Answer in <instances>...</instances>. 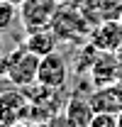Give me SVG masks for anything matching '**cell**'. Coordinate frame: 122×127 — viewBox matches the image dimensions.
I'll return each mask as SVG.
<instances>
[{
  "label": "cell",
  "mask_w": 122,
  "mask_h": 127,
  "mask_svg": "<svg viewBox=\"0 0 122 127\" xmlns=\"http://www.w3.org/2000/svg\"><path fill=\"white\" fill-rule=\"evenodd\" d=\"M39 59L34 51L25 47L12 49L10 54H2L0 56V76L10 81L17 88H27L32 83H37V73H39Z\"/></svg>",
  "instance_id": "cell-1"
},
{
  "label": "cell",
  "mask_w": 122,
  "mask_h": 127,
  "mask_svg": "<svg viewBox=\"0 0 122 127\" xmlns=\"http://www.w3.org/2000/svg\"><path fill=\"white\" fill-rule=\"evenodd\" d=\"M49 27L59 37V42H71V44H86L93 30L86 15L81 12V7H63V5L56 7Z\"/></svg>",
  "instance_id": "cell-2"
},
{
  "label": "cell",
  "mask_w": 122,
  "mask_h": 127,
  "mask_svg": "<svg viewBox=\"0 0 122 127\" xmlns=\"http://www.w3.org/2000/svg\"><path fill=\"white\" fill-rule=\"evenodd\" d=\"M59 2L56 0H25L20 5V22H22V30L32 32L39 30V27H49L51 17L56 12Z\"/></svg>",
  "instance_id": "cell-3"
},
{
  "label": "cell",
  "mask_w": 122,
  "mask_h": 127,
  "mask_svg": "<svg viewBox=\"0 0 122 127\" xmlns=\"http://www.w3.org/2000/svg\"><path fill=\"white\" fill-rule=\"evenodd\" d=\"M37 81L44 83V86H51V88H63L66 81H68V66L63 61V56L51 51L39 59V73H37Z\"/></svg>",
  "instance_id": "cell-4"
},
{
  "label": "cell",
  "mask_w": 122,
  "mask_h": 127,
  "mask_svg": "<svg viewBox=\"0 0 122 127\" xmlns=\"http://www.w3.org/2000/svg\"><path fill=\"white\" fill-rule=\"evenodd\" d=\"M88 42L98 51L115 54L122 47V25H120V20H107V22L95 25L91 30V34H88Z\"/></svg>",
  "instance_id": "cell-5"
},
{
  "label": "cell",
  "mask_w": 122,
  "mask_h": 127,
  "mask_svg": "<svg viewBox=\"0 0 122 127\" xmlns=\"http://www.w3.org/2000/svg\"><path fill=\"white\" fill-rule=\"evenodd\" d=\"M88 71H91L93 86H95V88H103V86H110V83H117V81H120L122 66H120V61H117L115 54H110V51H98V56H95V61H93V66Z\"/></svg>",
  "instance_id": "cell-6"
},
{
  "label": "cell",
  "mask_w": 122,
  "mask_h": 127,
  "mask_svg": "<svg viewBox=\"0 0 122 127\" xmlns=\"http://www.w3.org/2000/svg\"><path fill=\"white\" fill-rule=\"evenodd\" d=\"M81 12L91 22V27L107 22V20H120L122 15V0H83Z\"/></svg>",
  "instance_id": "cell-7"
},
{
  "label": "cell",
  "mask_w": 122,
  "mask_h": 127,
  "mask_svg": "<svg viewBox=\"0 0 122 127\" xmlns=\"http://www.w3.org/2000/svg\"><path fill=\"white\" fill-rule=\"evenodd\" d=\"M91 105L95 112H112V115H120L122 112V86L120 83H110L98 88L91 95Z\"/></svg>",
  "instance_id": "cell-8"
},
{
  "label": "cell",
  "mask_w": 122,
  "mask_h": 127,
  "mask_svg": "<svg viewBox=\"0 0 122 127\" xmlns=\"http://www.w3.org/2000/svg\"><path fill=\"white\" fill-rule=\"evenodd\" d=\"M25 47L34 51L37 56H46L51 51H56L59 47V37L54 34L51 27H39V30H32V32H25Z\"/></svg>",
  "instance_id": "cell-9"
},
{
  "label": "cell",
  "mask_w": 122,
  "mask_h": 127,
  "mask_svg": "<svg viewBox=\"0 0 122 127\" xmlns=\"http://www.w3.org/2000/svg\"><path fill=\"white\" fill-rule=\"evenodd\" d=\"M66 120H68V127H88L93 117V105H91V98L88 100H81V98H71L68 105H66Z\"/></svg>",
  "instance_id": "cell-10"
},
{
  "label": "cell",
  "mask_w": 122,
  "mask_h": 127,
  "mask_svg": "<svg viewBox=\"0 0 122 127\" xmlns=\"http://www.w3.org/2000/svg\"><path fill=\"white\" fill-rule=\"evenodd\" d=\"M15 20H20V7L7 0H0V32L10 30V25Z\"/></svg>",
  "instance_id": "cell-11"
},
{
  "label": "cell",
  "mask_w": 122,
  "mask_h": 127,
  "mask_svg": "<svg viewBox=\"0 0 122 127\" xmlns=\"http://www.w3.org/2000/svg\"><path fill=\"white\" fill-rule=\"evenodd\" d=\"M88 127H120V117L112 112H93Z\"/></svg>",
  "instance_id": "cell-12"
},
{
  "label": "cell",
  "mask_w": 122,
  "mask_h": 127,
  "mask_svg": "<svg viewBox=\"0 0 122 127\" xmlns=\"http://www.w3.org/2000/svg\"><path fill=\"white\" fill-rule=\"evenodd\" d=\"M59 5H63V7H81L83 5V0H56Z\"/></svg>",
  "instance_id": "cell-13"
},
{
  "label": "cell",
  "mask_w": 122,
  "mask_h": 127,
  "mask_svg": "<svg viewBox=\"0 0 122 127\" xmlns=\"http://www.w3.org/2000/svg\"><path fill=\"white\" fill-rule=\"evenodd\" d=\"M5 54V42H2V32H0V56Z\"/></svg>",
  "instance_id": "cell-14"
},
{
  "label": "cell",
  "mask_w": 122,
  "mask_h": 127,
  "mask_svg": "<svg viewBox=\"0 0 122 127\" xmlns=\"http://www.w3.org/2000/svg\"><path fill=\"white\" fill-rule=\"evenodd\" d=\"M115 56H117V61H120V66H122V47L117 49V51H115Z\"/></svg>",
  "instance_id": "cell-15"
},
{
  "label": "cell",
  "mask_w": 122,
  "mask_h": 127,
  "mask_svg": "<svg viewBox=\"0 0 122 127\" xmlns=\"http://www.w3.org/2000/svg\"><path fill=\"white\" fill-rule=\"evenodd\" d=\"M7 2H12V5H17V7H20V5H22L25 0H7Z\"/></svg>",
  "instance_id": "cell-16"
},
{
  "label": "cell",
  "mask_w": 122,
  "mask_h": 127,
  "mask_svg": "<svg viewBox=\"0 0 122 127\" xmlns=\"http://www.w3.org/2000/svg\"><path fill=\"white\" fill-rule=\"evenodd\" d=\"M117 83H120V86H122V71H120V81H117Z\"/></svg>",
  "instance_id": "cell-17"
},
{
  "label": "cell",
  "mask_w": 122,
  "mask_h": 127,
  "mask_svg": "<svg viewBox=\"0 0 122 127\" xmlns=\"http://www.w3.org/2000/svg\"><path fill=\"white\" fill-rule=\"evenodd\" d=\"M117 117H120V127H122V112H120V115H117Z\"/></svg>",
  "instance_id": "cell-18"
},
{
  "label": "cell",
  "mask_w": 122,
  "mask_h": 127,
  "mask_svg": "<svg viewBox=\"0 0 122 127\" xmlns=\"http://www.w3.org/2000/svg\"><path fill=\"white\" fill-rule=\"evenodd\" d=\"M120 25H122V15H120Z\"/></svg>",
  "instance_id": "cell-19"
}]
</instances>
